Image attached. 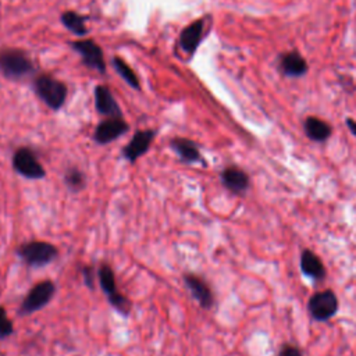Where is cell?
<instances>
[{
    "mask_svg": "<svg viewBox=\"0 0 356 356\" xmlns=\"http://www.w3.org/2000/svg\"><path fill=\"white\" fill-rule=\"evenodd\" d=\"M304 130L313 142H326L333 134L331 126L318 117H308L304 123Z\"/></svg>",
    "mask_w": 356,
    "mask_h": 356,
    "instance_id": "17",
    "label": "cell"
},
{
    "mask_svg": "<svg viewBox=\"0 0 356 356\" xmlns=\"http://www.w3.org/2000/svg\"><path fill=\"white\" fill-rule=\"evenodd\" d=\"M278 356H304L302 355V351L295 346V345H291V344H285L281 346L280 352H278Z\"/></svg>",
    "mask_w": 356,
    "mask_h": 356,
    "instance_id": "25",
    "label": "cell"
},
{
    "mask_svg": "<svg viewBox=\"0 0 356 356\" xmlns=\"http://www.w3.org/2000/svg\"><path fill=\"white\" fill-rule=\"evenodd\" d=\"M14 333L13 322L9 319L8 312L3 307H0V340H6Z\"/></svg>",
    "mask_w": 356,
    "mask_h": 356,
    "instance_id": "23",
    "label": "cell"
},
{
    "mask_svg": "<svg viewBox=\"0 0 356 356\" xmlns=\"http://www.w3.org/2000/svg\"><path fill=\"white\" fill-rule=\"evenodd\" d=\"M280 70L289 78H301L309 71V66L301 53L287 52L280 56Z\"/></svg>",
    "mask_w": 356,
    "mask_h": 356,
    "instance_id": "12",
    "label": "cell"
},
{
    "mask_svg": "<svg viewBox=\"0 0 356 356\" xmlns=\"http://www.w3.org/2000/svg\"><path fill=\"white\" fill-rule=\"evenodd\" d=\"M65 181L73 192H78L85 187L87 178H85V174L80 168L71 167L67 170V173L65 175Z\"/></svg>",
    "mask_w": 356,
    "mask_h": 356,
    "instance_id": "21",
    "label": "cell"
},
{
    "mask_svg": "<svg viewBox=\"0 0 356 356\" xmlns=\"http://www.w3.org/2000/svg\"><path fill=\"white\" fill-rule=\"evenodd\" d=\"M34 71V65L27 53L17 49L0 52V73L9 80H21Z\"/></svg>",
    "mask_w": 356,
    "mask_h": 356,
    "instance_id": "1",
    "label": "cell"
},
{
    "mask_svg": "<svg viewBox=\"0 0 356 356\" xmlns=\"http://www.w3.org/2000/svg\"><path fill=\"white\" fill-rule=\"evenodd\" d=\"M19 256L31 267H43L50 265L58 255L54 245L43 241H31L17 249Z\"/></svg>",
    "mask_w": 356,
    "mask_h": 356,
    "instance_id": "3",
    "label": "cell"
},
{
    "mask_svg": "<svg viewBox=\"0 0 356 356\" xmlns=\"http://www.w3.org/2000/svg\"><path fill=\"white\" fill-rule=\"evenodd\" d=\"M221 184L234 195H244L251 187V178L243 168L236 166L225 167L221 174Z\"/></svg>",
    "mask_w": 356,
    "mask_h": 356,
    "instance_id": "8",
    "label": "cell"
},
{
    "mask_svg": "<svg viewBox=\"0 0 356 356\" xmlns=\"http://www.w3.org/2000/svg\"><path fill=\"white\" fill-rule=\"evenodd\" d=\"M95 104L96 110L107 118H123L120 106L115 102L113 93L107 87L99 85L95 89Z\"/></svg>",
    "mask_w": 356,
    "mask_h": 356,
    "instance_id": "13",
    "label": "cell"
},
{
    "mask_svg": "<svg viewBox=\"0 0 356 356\" xmlns=\"http://www.w3.org/2000/svg\"><path fill=\"white\" fill-rule=\"evenodd\" d=\"M203 30H205V23L202 20L194 21L192 24H190L183 30L180 35V46L186 53L188 54L195 53V50L198 49L203 38Z\"/></svg>",
    "mask_w": 356,
    "mask_h": 356,
    "instance_id": "16",
    "label": "cell"
},
{
    "mask_svg": "<svg viewBox=\"0 0 356 356\" xmlns=\"http://www.w3.org/2000/svg\"><path fill=\"white\" fill-rule=\"evenodd\" d=\"M81 273H82V278H84V282L88 288H93L95 285V269L91 267V266H84L81 269Z\"/></svg>",
    "mask_w": 356,
    "mask_h": 356,
    "instance_id": "24",
    "label": "cell"
},
{
    "mask_svg": "<svg viewBox=\"0 0 356 356\" xmlns=\"http://www.w3.org/2000/svg\"><path fill=\"white\" fill-rule=\"evenodd\" d=\"M184 282L190 292L192 293L194 300L198 301V304L203 309H212L214 305V295L210 289V287L206 284L205 280L195 274H186L184 276Z\"/></svg>",
    "mask_w": 356,
    "mask_h": 356,
    "instance_id": "11",
    "label": "cell"
},
{
    "mask_svg": "<svg viewBox=\"0 0 356 356\" xmlns=\"http://www.w3.org/2000/svg\"><path fill=\"white\" fill-rule=\"evenodd\" d=\"M62 23L69 31H71L78 36H84L88 32V28L85 25V19L76 12H66L62 16Z\"/></svg>",
    "mask_w": 356,
    "mask_h": 356,
    "instance_id": "19",
    "label": "cell"
},
{
    "mask_svg": "<svg viewBox=\"0 0 356 356\" xmlns=\"http://www.w3.org/2000/svg\"><path fill=\"white\" fill-rule=\"evenodd\" d=\"M130 130L129 124L123 120V118H106L104 122H102L93 134L95 142L99 145H107L117 138L123 137L127 131Z\"/></svg>",
    "mask_w": 356,
    "mask_h": 356,
    "instance_id": "9",
    "label": "cell"
},
{
    "mask_svg": "<svg viewBox=\"0 0 356 356\" xmlns=\"http://www.w3.org/2000/svg\"><path fill=\"white\" fill-rule=\"evenodd\" d=\"M113 66L115 69V71L122 76V78L134 89H140V81L135 76V73L133 71V69L124 62L122 60L120 57H114L113 58Z\"/></svg>",
    "mask_w": 356,
    "mask_h": 356,
    "instance_id": "20",
    "label": "cell"
},
{
    "mask_svg": "<svg viewBox=\"0 0 356 356\" xmlns=\"http://www.w3.org/2000/svg\"><path fill=\"white\" fill-rule=\"evenodd\" d=\"M98 277H99L100 288L103 289V292L106 293L107 298H109V296H111V295H114V293L118 292L114 271H113V269H111L109 265H102V266L99 267V270H98Z\"/></svg>",
    "mask_w": 356,
    "mask_h": 356,
    "instance_id": "18",
    "label": "cell"
},
{
    "mask_svg": "<svg viewBox=\"0 0 356 356\" xmlns=\"http://www.w3.org/2000/svg\"><path fill=\"white\" fill-rule=\"evenodd\" d=\"M155 135L156 133L152 130L137 131L130 144L123 149V156L126 157V160H129L130 163H135L140 157H142L149 151Z\"/></svg>",
    "mask_w": 356,
    "mask_h": 356,
    "instance_id": "10",
    "label": "cell"
},
{
    "mask_svg": "<svg viewBox=\"0 0 356 356\" xmlns=\"http://www.w3.org/2000/svg\"><path fill=\"white\" fill-rule=\"evenodd\" d=\"M109 304L123 316H129L130 312H131V301L127 298V296H124L120 291H118L117 293L109 296L107 298Z\"/></svg>",
    "mask_w": 356,
    "mask_h": 356,
    "instance_id": "22",
    "label": "cell"
},
{
    "mask_svg": "<svg viewBox=\"0 0 356 356\" xmlns=\"http://www.w3.org/2000/svg\"><path fill=\"white\" fill-rule=\"evenodd\" d=\"M13 167L16 173L28 178V180H42L46 175L43 166L30 148H20L16 151L13 156Z\"/></svg>",
    "mask_w": 356,
    "mask_h": 356,
    "instance_id": "6",
    "label": "cell"
},
{
    "mask_svg": "<svg viewBox=\"0 0 356 356\" xmlns=\"http://www.w3.org/2000/svg\"><path fill=\"white\" fill-rule=\"evenodd\" d=\"M345 123H346V127H348V130L351 131V134H352L353 137H356V122L353 120V118H346Z\"/></svg>",
    "mask_w": 356,
    "mask_h": 356,
    "instance_id": "26",
    "label": "cell"
},
{
    "mask_svg": "<svg viewBox=\"0 0 356 356\" xmlns=\"http://www.w3.org/2000/svg\"><path fill=\"white\" fill-rule=\"evenodd\" d=\"M35 93L52 109H60L67 98V87L50 76H39L34 82Z\"/></svg>",
    "mask_w": 356,
    "mask_h": 356,
    "instance_id": "2",
    "label": "cell"
},
{
    "mask_svg": "<svg viewBox=\"0 0 356 356\" xmlns=\"http://www.w3.org/2000/svg\"><path fill=\"white\" fill-rule=\"evenodd\" d=\"M301 270L313 281H322L326 278L327 271L322 259L311 249H305L301 254Z\"/></svg>",
    "mask_w": 356,
    "mask_h": 356,
    "instance_id": "15",
    "label": "cell"
},
{
    "mask_svg": "<svg viewBox=\"0 0 356 356\" xmlns=\"http://www.w3.org/2000/svg\"><path fill=\"white\" fill-rule=\"evenodd\" d=\"M54 292H56V287H54L53 281L45 280V281L38 282L27 293V296L21 304L20 313L24 316H28V315H32V313L41 311L52 301Z\"/></svg>",
    "mask_w": 356,
    "mask_h": 356,
    "instance_id": "5",
    "label": "cell"
},
{
    "mask_svg": "<svg viewBox=\"0 0 356 356\" xmlns=\"http://www.w3.org/2000/svg\"><path fill=\"white\" fill-rule=\"evenodd\" d=\"M171 149L178 155L183 163L197 164L203 163V157L198 145L187 138H174L171 141ZM205 164V163H203Z\"/></svg>",
    "mask_w": 356,
    "mask_h": 356,
    "instance_id": "14",
    "label": "cell"
},
{
    "mask_svg": "<svg viewBox=\"0 0 356 356\" xmlns=\"http://www.w3.org/2000/svg\"><path fill=\"white\" fill-rule=\"evenodd\" d=\"M71 47L81 56L82 62L87 67L96 70L99 73L106 71V63L100 46L95 43L93 41L85 39V41H77L71 43Z\"/></svg>",
    "mask_w": 356,
    "mask_h": 356,
    "instance_id": "7",
    "label": "cell"
},
{
    "mask_svg": "<svg viewBox=\"0 0 356 356\" xmlns=\"http://www.w3.org/2000/svg\"><path fill=\"white\" fill-rule=\"evenodd\" d=\"M338 298L334 291L324 289L316 292L311 296L308 302V309L313 320L316 322H327L334 318L338 312Z\"/></svg>",
    "mask_w": 356,
    "mask_h": 356,
    "instance_id": "4",
    "label": "cell"
}]
</instances>
